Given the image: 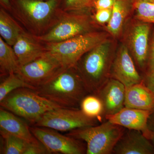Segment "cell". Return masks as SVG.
Wrapping results in <instances>:
<instances>
[{
	"label": "cell",
	"instance_id": "obj_6",
	"mask_svg": "<svg viewBox=\"0 0 154 154\" xmlns=\"http://www.w3.org/2000/svg\"><path fill=\"white\" fill-rule=\"evenodd\" d=\"M125 129L105 120L95 126L72 130L66 135L85 143L87 154H112L114 147Z\"/></svg>",
	"mask_w": 154,
	"mask_h": 154
},
{
	"label": "cell",
	"instance_id": "obj_7",
	"mask_svg": "<svg viewBox=\"0 0 154 154\" xmlns=\"http://www.w3.org/2000/svg\"><path fill=\"white\" fill-rule=\"evenodd\" d=\"M85 11L67 12L62 10L55 25L43 35L34 37L43 43H51L64 41L93 31V17Z\"/></svg>",
	"mask_w": 154,
	"mask_h": 154
},
{
	"label": "cell",
	"instance_id": "obj_22",
	"mask_svg": "<svg viewBox=\"0 0 154 154\" xmlns=\"http://www.w3.org/2000/svg\"><path fill=\"white\" fill-rule=\"evenodd\" d=\"M80 109L86 115L98 118L101 122L103 119V106L102 101L97 95L89 94L83 99Z\"/></svg>",
	"mask_w": 154,
	"mask_h": 154
},
{
	"label": "cell",
	"instance_id": "obj_25",
	"mask_svg": "<svg viewBox=\"0 0 154 154\" xmlns=\"http://www.w3.org/2000/svg\"><path fill=\"white\" fill-rule=\"evenodd\" d=\"M133 8L137 20L154 24V3L136 0L134 3Z\"/></svg>",
	"mask_w": 154,
	"mask_h": 154
},
{
	"label": "cell",
	"instance_id": "obj_30",
	"mask_svg": "<svg viewBox=\"0 0 154 154\" xmlns=\"http://www.w3.org/2000/svg\"><path fill=\"white\" fill-rule=\"evenodd\" d=\"M116 1V0H94L92 7L96 11L100 9H111L113 8Z\"/></svg>",
	"mask_w": 154,
	"mask_h": 154
},
{
	"label": "cell",
	"instance_id": "obj_27",
	"mask_svg": "<svg viewBox=\"0 0 154 154\" xmlns=\"http://www.w3.org/2000/svg\"><path fill=\"white\" fill-rule=\"evenodd\" d=\"M112 8L96 10V13L92 16L94 22L100 25L107 24L111 19Z\"/></svg>",
	"mask_w": 154,
	"mask_h": 154
},
{
	"label": "cell",
	"instance_id": "obj_34",
	"mask_svg": "<svg viewBox=\"0 0 154 154\" xmlns=\"http://www.w3.org/2000/svg\"><path fill=\"white\" fill-rule=\"evenodd\" d=\"M94 0H93V2H94Z\"/></svg>",
	"mask_w": 154,
	"mask_h": 154
},
{
	"label": "cell",
	"instance_id": "obj_14",
	"mask_svg": "<svg viewBox=\"0 0 154 154\" xmlns=\"http://www.w3.org/2000/svg\"><path fill=\"white\" fill-rule=\"evenodd\" d=\"M153 110L125 107L117 113L106 116L105 120H108L127 129L139 131L149 140L150 135L148 121Z\"/></svg>",
	"mask_w": 154,
	"mask_h": 154
},
{
	"label": "cell",
	"instance_id": "obj_11",
	"mask_svg": "<svg viewBox=\"0 0 154 154\" xmlns=\"http://www.w3.org/2000/svg\"><path fill=\"white\" fill-rule=\"evenodd\" d=\"M150 29L149 23L138 21L130 27L125 37L126 43L124 44L129 50L138 70L142 72V76L147 63Z\"/></svg>",
	"mask_w": 154,
	"mask_h": 154
},
{
	"label": "cell",
	"instance_id": "obj_1",
	"mask_svg": "<svg viewBox=\"0 0 154 154\" xmlns=\"http://www.w3.org/2000/svg\"><path fill=\"white\" fill-rule=\"evenodd\" d=\"M13 1L8 11L27 32L33 36L46 33L55 25L61 13L58 0Z\"/></svg>",
	"mask_w": 154,
	"mask_h": 154
},
{
	"label": "cell",
	"instance_id": "obj_12",
	"mask_svg": "<svg viewBox=\"0 0 154 154\" xmlns=\"http://www.w3.org/2000/svg\"><path fill=\"white\" fill-rule=\"evenodd\" d=\"M110 78L119 81L125 88L140 83L143 80L129 50L124 44H121L116 52Z\"/></svg>",
	"mask_w": 154,
	"mask_h": 154
},
{
	"label": "cell",
	"instance_id": "obj_21",
	"mask_svg": "<svg viewBox=\"0 0 154 154\" xmlns=\"http://www.w3.org/2000/svg\"><path fill=\"white\" fill-rule=\"evenodd\" d=\"M20 68L17 55L13 47L0 37V70L2 75L17 73Z\"/></svg>",
	"mask_w": 154,
	"mask_h": 154
},
{
	"label": "cell",
	"instance_id": "obj_13",
	"mask_svg": "<svg viewBox=\"0 0 154 154\" xmlns=\"http://www.w3.org/2000/svg\"><path fill=\"white\" fill-rule=\"evenodd\" d=\"M126 88L115 79L110 78L96 94L101 99L103 106V119L113 115L125 107Z\"/></svg>",
	"mask_w": 154,
	"mask_h": 154
},
{
	"label": "cell",
	"instance_id": "obj_9",
	"mask_svg": "<svg viewBox=\"0 0 154 154\" xmlns=\"http://www.w3.org/2000/svg\"><path fill=\"white\" fill-rule=\"evenodd\" d=\"M30 129L35 137L51 154H86L87 146L82 140L63 135L56 130L48 128L32 125Z\"/></svg>",
	"mask_w": 154,
	"mask_h": 154
},
{
	"label": "cell",
	"instance_id": "obj_28",
	"mask_svg": "<svg viewBox=\"0 0 154 154\" xmlns=\"http://www.w3.org/2000/svg\"><path fill=\"white\" fill-rule=\"evenodd\" d=\"M50 152L42 143H29L24 154H48Z\"/></svg>",
	"mask_w": 154,
	"mask_h": 154
},
{
	"label": "cell",
	"instance_id": "obj_35",
	"mask_svg": "<svg viewBox=\"0 0 154 154\" xmlns=\"http://www.w3.org/2000/svg\"><path fill=\"white\" fill-rule=\"evenodd\" d=\"M134 1H136V0H134Z\"/></svg>",
	"mask_w": 154,
	"mask_h": 154
},
{
	"label": "cell",
	"instance_id": "obj_10",
	"mask_svg": "<svg viewBox=\"0 0 154 154\" xmlns=\"http://www.w3.org/2000/svg\"><path fill=\"white\" fill-rule=\"evenodd\" d=\"M63 68L57 59L46 51L34 60L20 67L17 74L35 90Z\"/></svg>",
	"mask_w": 154,
	"mask_h": 154
},
{
	"label": "cell",
	"instance_id": "obj_3",
	"mask_svg": "<svg viewBox=\"0 0 154 154\" xmlns=\"http://www.w3.org/2000/svg\"><path fill=\"white\" fill-rule=\"evenodd\" d=\"M114 45L107 38L86 53L75 66L91 94L96 95L110 78L116 52Z\"/></svg>",
	"mask_w": 154,
	"mask_h": 154
},
{
	"label": "cell",
	"instance_id": "obj_5",
	"mask_svg": "<svg viewBox=\"0 0 154 154\" xmlns=\"http://www.w3.org/2000/svg\"><path fill=\"white\" fill-rule=\"evenodd\" d=\"M107 38V33L93 30L64 41L45 44L47 52L63 67L69 68L75 67L86 53Z\"/></svg>",
	"mask_w": 154,
	"mask_h": 154
},
{
	"label": "cell",
	"instance_id": "obj_17",
	"mask_svg": "<svg viewBox=\"0 0 154 154\" xmlns=\"http://www.w3.org/2000/svg\"><path fill=\"white\" fill-rule=\"evenodd\" d=\"M0 133L8 134L30 143H41L33 135L30 126L25 121L2 107L0 108Z\"/></svg>",
	"mask_w": 154,
	"mask_h": 154
},
{
	"label": "cell",
	"instance_id": "obj_33",
	"mask_svg": "<svg viewBox=\"0 0 154 154\" xmlns=\"http://www.w3.org/2000/svg\"><path fill=\"white\" fill-rule=\"evenodd\" d=\"M139 1H144V2L154 3V0H139Z\"/></svg>",
	"mask_w": 154,
	"mask_h": 154
},
{
	"label": "cell",
	"instance_id": "obj_8",
	"mask_svg": "<svg viewBox=\"0 0 154 154\" xmlns=\"http://www.w3.org/2000/svg\"><path fill=\"white\" fill-rule=\"evenodd\" d=\"M101 123L98 118L86 115L79 108L59 107L42 116L32 125L48 128L59 131H71Z\"/></svg>",
	"mask_w": 154,
	"mask_h": 154
},
{
	"label": "cell",
	"instance_id": "obj_23",
	"mask_svg": "<svg viewBox=\"0 0 154 154\" xmlns=\"http://www.w3.org/2000/svg\"><path fill=\"white\" fill-rule=\"evenodd\" d=\"M3 139L1 154H24L30 143L22 139L5 133H0Z\"/></svg>",
	"mask_w": 154,
	"mask_h": 154
},
{
	"label": "cell",
	"instance_id": "obj_2",
	"mask_svg": "<svg viewBox=\"0 0 154 154\" xmlns=\"http://www.w3.org/2000/svg\"><path fill=\"white\" fill-rule=\"evenodd\" d=\"M34 91L42 97L66 108H79L83 99L91 94L75 67L63 68Z\"/></svg>",
	"mask_w": 154,
	"mask_h": 154
},
{
	"label": "cell",
	"instance_id": "obj_4",
	"mask_svg": "<svg viewBox=\"0 0 154 154\" xmlns=\"http://www.w3.org/2000/svg\"><path fill=\"white\" fill-rule=\"evenodd\" d=\"M1 107L33 125L48 111L61 107L38 95L30 88L12 91L0 102Z\"/></svg>",
	"mask_w": 154,
	"mask_h": 154
},
{
	"label": "cell",
	"instance_id": "obj_24",
	"mask_svg": "<svg viewBox=\"0 0 154 154\" xmlns=\"http://www.w3.org/2000/svg\"><path fill=\"white\" fill-rule=\"evenodd\" d=\"M26 88L33 90L17 73H12L7 75L0 84V102L5 99L12 91L19 88Z\"/></svg>",
	"mask_w": 154,
	"mask_h": 154
},
{
	"label": "cell",
	"instance_id": "obj_31",
	"mask_svg": "<svg viewBox=\"0 0 154 154\" xmlns=\"http://www.w3.org/2000/svg\"><path fill=\"white\" fill-rule=\"evenodd\" d=\"M146 86L154 92V68L143 77Z\"/></svg>",
	"mask_w": 154,
	"mask_h": 154
},
{
	"label": "cell",
	"instance_id": "obj_18",
	"mask_svg": "<svg viewBox=\"0 0 154 154\" xmlns=\"http://www.w3.org/2000/svg\"><path fill=\"white\" fill-rule=\"evenodd\" d=\"M125 107L140 110H154V92L142 82L126 88Z\"/></svg>",
	"mask_w": 154,
	"mask_h": 154
},
{
	"label": "cell",
	"instance_id": "obj_29",
	"mask_svg": "<svg viewBox=\"0 0 154 154\" xmlns=\"http://www.w3.org/2000/svg\"><path fill=\"white\" fill-rule=\"evenodd\" d=\"M153 68H154V31L152 36L151 41L149 45L146 72L143 76Z\"/></svg>",
	"mask_w": 154,
	"mask_h": 154
},
{
	"label": "cell",
	"instance_id": "obj_16",
	"mask_svg": "<svg viewBox=\"0 0 154 154\" xmlns=\"http://www.w3.org/2000/svg\"><path fill=\"white\" fill-rule=\"evenodd\" d=\"M12 47L17 55L20 67L46 52L45 44L26 31L19 36Z\"/></svg>",
	"mask_w": 154,
	"mask_h": 154
},
{
	"label": "cell",
	"instance_id": "obj_15",
	"mask_svg": "<svg viewBox=\"0 0 154 154\" xmlns=\"http://www.w3.org/2000/svg\"><path fill=\"white\" fill-rule=\"evenodd\" d=\"M112 154H154V146L141 131L125 128Z\"/></svg>",
	"mask_w": 154,
	"mask_h": 154
},
{
	"label": "cell",
	"instance_id": "obj_20",
	"mask_svg": "<svg viewBox=\"0 0 154 154\" xmlns=\"http://www.w3.org/2000/svg\"><path fill=\"white\" fill-rule=\"evenodd\" d=\"M24 28L5 9L0 10V34L1 37L9 45L13 46L17 38L25 32Z\"/></svg>",
	"mask_w": 154,
	"mask_h": 154
},
{
	"label": "cell",
	"instance_id": "obj_26",
	"mask_svg": "<svg viewBox=\"0 0 154 154\" xmlns=\"http://www.w3.org/2000/svg\"><path fill=\"white\" fill-rule=\"evenodd\" d=\"M93 0H64L62 10L67 12L85 11L93 6Z\"/></svg>",
	"mask_w": 154,
	"mask_h": 154
},
{
	"label": "cell",
	"instance_id": "obj_19",
	"mask_svg": "<svg viewBox=\"0 0 154 154\" xmlns=\"http://www.w3.org/2000/svg\"><path fill=\"white\" fill-rule=\"evenodd\" d=\"M130 10V5L128 1L116 0L112 8L111 19L106 26L107 32L114 38L119 37L122 33Z\"/></svg>",
	"mask_w": 154,
	"mask_h": 154
},
{
	"label": "cell",
	"instance_id": "obj_32",
	"mask_svg": "<svg viewBox=\"0 0 154 154\" xmlns=\"http://www.w3.org/2000/svg\"><path fill=\"white\" fill-rule=\"evenodd\" d=\"M148 128L149 132V140L154 146V110L152 111L148 121Z\"/></svg>",
	"mask_w": 154,
	"mask_h": 154
}]
</instances>
